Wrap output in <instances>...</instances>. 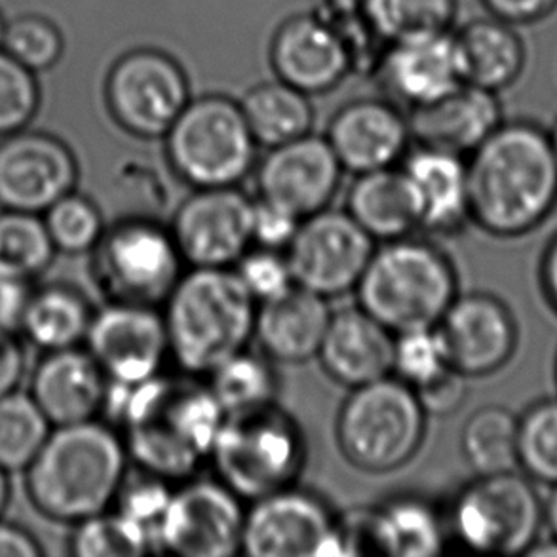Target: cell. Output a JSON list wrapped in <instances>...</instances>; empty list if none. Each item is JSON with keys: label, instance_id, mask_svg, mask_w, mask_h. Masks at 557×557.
Instances as JSON below:
<instances>
[{"label": "cell", "instance_id": "1", "mask_svg": "<svg viewBox=\"0 0 557 557\" xmlns=\"http://www.w3.org/2000/svg\"><path fill=\"white\" fill-rule=\"evenodd\" d=\"M101 414L124 430L129 460L166 482H187L210 460L223 407L193 379L159 375L141 383L107 381Z\"/></svg>", "mask_w": 557, "mask_h": 557}, {"label": "cell", "instance_id": "2", "mask_svg": "<svg viewBox=\"0 0 557 557\" xmlns=\"http://www.w3.org/2000/svg\"><path fill=\"white\" fill-rule=\"evenodd\" d=\"M470 221L497 238H520L557 208V157L550 132L505 121L467 160Z\"/></svg>", "mask_w": 557, "mask_h": 557}, {"label": "cell", "instance_id": "3", "mask_svg": "<svg viewBox=\"0 0 557 557\" xmlns=\"http://www.w3.org/2000/svg\"><path fill=\"white\" fill-rule=\"evenodd\" d=\"M128 462L124 440L107 422L55 426L25 468L30 503L53 521L88 520L116 500Z\"/></svg>", "mask_w": 557, "mask_h": 557}, {"label": "cell", "instance_id": "4", "mask_svg": "<svg viewBox=\"0 0 557 557\" xmlns=\"http://www.w3.org/2000/svg\"><path fill=\"white\" fill-rule=\"evenodd\" d=\"M256 314L257 301L234 269H190L166 299L170 356L187 375H210L248 348Z\"/></svg>", "mask_w": 557, "mask_h": 557}, {"label": "cell", "instance_id": "5", "mask_svg": "<svg viewBox=\"0 0 557 557\" xmlns=\"http://www.w3.org/2000/svg\"><path fill=\"white\" fill-rule=\"evenodd\" d=\"M355 292L358 305L396 335L436 327L459 295V276L444 249L406 236L373 251Z\"/></svg>", "mask_w": 557, "mask_h": 557}, {"label": "cell", "instance_id": "6", "mask_svg": "<svg viewBox=\"0 0 557 557\" xmlns=\"http://www.w3.org/2000/svg\"><path fill=\"white\" fill-rule=\"evenodd\" d=\"M210 460L219 482L253 503L294 487L307 465V440L299 422L272 401L226 413Z\"/></svg>", "mask_w": 557, "mask_h": 557}, {"label": "cell", "instance_id": "7", "mask_svg": "<svg viewBox=\"0 0 557 557\" xmlns=\"http://www.w3.org/2000/svg\"><path fill=\"white\" fill-rule=\"evenodd\" d=\"M426 419L414 388L388 375L350 388L335 421V440L350 467L391 474L421 451Z\"/></svg>", "mask_w": 557, "mask_h": 557}, {"label": "cell", "instance_id": "8", "mask_svg": "<svg viewBox=\"0 0 557 557\" xmlns=\"http://www.w3.org/2000/svg\"><path fill=\"white\" fill-rule=\"evenodd\" d=\"M162 139L175 175L195 188L236 187L253 168L259 147L240 101L223 94L190 98Z\"/></svg>", "mask_w": 557, "mask_h": 557}, {"label": "cell", "instance_id": "9", "mask_svg": "<svg viewBox=\"0 0 557 557\" xmlns=\"http://www.w3.org/2000/svg\"><path fill=\"white\" fill-rule=\"evenodd\" d=\"M449 520L470 550L528 556L544 529V498L520 468L475 475L455 498Z\"/></svg>", "mask_w": 557, "mask_h": 557}, {"label": "cell", "instance_id": "10", "mask_svg": "<svg viewBox=\"0 0 557 557\" xmlns=\"http://www.w3.org/2000/svg\"><path fill=\"white\" fill-rule=\"evenodd\" d=\"M193 98L187 71L172 53L137 46L122 53L106 78L111 119L129 136L162 139Z\"/></svg>", "mask_w": 557, "mask_h": 557}, {"label": "cell", "instance_id": "11", "mask_svg": "<svg viewBox=\"0 0 557 557\" xmlns=\"http://www.w3.org/2000/svg\"><path fill=\"white\" fill-rule=\"evenodd\" d=\"M96 253L101 286L111 301L157 307L182 278L183 261L170 228L149 219H126L106 231Z\"/></svg>", "mask_w": 557, "mask_h": 557}, {"label": "cell", "instance_id": "12", "mask_svg": "<svg viewBox=\"0 0 557 557\" xmlns=\"http://www.w3.org/2000/svg\"><path fill=\"white\" fill-rule=\"evenodd\" d=\"M375 251V240L348 211L325 210L302 219L286 248L297 286L332 299L352 292Z\"/></svg>", "mask_w": 557, "mask_h": 557}, {"label": "cell", "instance_id": "13", "mask_svg": "<svg viewBox=\"0 0 557 557\" xmlns=\"http://www.w3.org/2000/svg\"><path fill=\"white\" fill-rule=\"evenodd\" d=\"M337 518L310 491L287 487L253 500L246 512L242 554L251 557L339 556Z\"/></svg>", "mask_w": 557, "mask_h": 557}, {"label": "cell", "instance_id": "14", "mask_svg": "<svg viewBox=\"0 0 557 557\" xmlns=\"http://www.w3.org/2000/svg\"><path fill=\"white\" fill-rule=\"evenodd\" d=\"M246 512L223 482L190 480L172 493L159 528V550L182 557L242 554Z\"/></svg>", "mask_w": 557, "mask_h": 557}, {"label": "cell", "instance_id": "15", "mask_svg": "<svg viewBox=\"0 0 557 557\" xmlns=\"http://www.w3.org/2000/svg\"><path fill=\"white\" fill-rule=\"evenodd\" d=\"M251 221L253 200L238 188H196L170 231L190 269H233L253 244Z\"/></svg>", "mask_w": 557, "mask_h": 557}, {"label": "cell", "instance_id": "16", "mask_svg": "<svg viewBox=\"0 0 557 557\" xmlns=\"http://www.w3.org/2000/svg\"><path fill=\"white\" fill-rule=\"evenodd\" d=\"M447 363L467 379L495 375L512 362L520 345V325L497 295H457L436 325Z\"/></svg>", "mask_w": 557, "mask_h": 557}, {"label": "cell", "instance_id": "17", "mask_svg": "<svg viewBox=\"0 0 557 557\" xmlns=\"http://www.w3.org/2000/svg\"><path fill=\"white\" fill-rule=\"evenodd\" d=\"M78 162L60 137L22 129L0 141V206L4 210L45 213L73 193Z\"/></svg>", "mask_w": 557, "mask_h": 557}, {"label": "cell", "instance_id": "18", "mask_svg": "<svg viewBox=\"0 0 557 557\" xmlns=\"http://www.w3.org/2000/svg\"><path fill=\"white\" fill-rule=\"evenodd\" d=\"M86 348L107 379L136 384L159 375L170 355L166 324L157 307L111 301L91 318Z\"/></svg>", "mask_w": 557, "mask_h": 557}, {"label": "cell", "instance_id": "19", "mask_svg": "<svg viewBox=\"0 0 557 557\" xmlns=\"http://www.w3.org/2000/svg\"><path fill=\"white\" fill-rule=\"evenodd\" d=\"M343 166L325 136L299 137L272 147L257 170L259 198L305 219L330 208Z\"/></svg>", "mask_w": 557, "mask_h": 557}, {"label": "cell", "instance_id": "20", "mask_svg": "<svg viewBox=\"0 0 557 557\" xmlns=\"http://www.w3.org/2000/svg\"><path fill=\"white\" fill-rule=\"evenodd\" d=\"M269 61L276 78L310 98L330 94L352 75L347 46L314 10L280 23L271 38Z\"/></svg>", "mask_w": 557, "mask_h": 557}, {"label": "cell", "instance_id": "21", "mask_svg": "<svg viewBox=\"0 0 557 557\" xmlns=\"http://www.w3.org/2000/svg\"><path fill=\"white\" fill-rule=\"evenodd\" d=\"M376 81L394 103L429 106L465 84L453 30L399 38L384 46Z\"/></svg>", "mask_w": 557, "mask_h": 557}, {"label": "cell", "instance_id": "22", "mask_svg": "<svg viewBox=\"0 0 557 557\" xmlns=\"http://www.w3.org/2000/svg\"><path fill=\"white\" fill-rule=\"evenodd\" d=\"M345 172L360 175L398 164L411 144L406 114L388 98H358L339 107L325 132Z\"/></svg>", "mask_w": 557, "mask_h": 557}, {"label": "cell", "instance_id": "23", "mask_svg": "<svg viewBox=\"0 0 557 557\" xmlns=\"http://www.w3.org/2000/svg\"><path fill=\"white\" fill-rule=\"evenodd\" d=\"M411 141L470 157L505 122L497 91L460 84L429 106L409 109Z\"/></svg>", "mask_w": 557, "mask_h": 557}, {"label": "cell", "instance_id": "24", "mask_svg": "<svg viewBox=\"0 0 557 557\" xmlns=\"http://www.w3.org/2000/svg\"><path fill=\"white\" fill-rule=\"evenodd\" d=\"M107 375L88 348L50 350L37 363L30 398L52 426L98 419L106 398Z\"/></svg>", "mask_w": 557, "mask_h": 557}, {"label": "cell", "instance_id": "25", "mask_svg": "<svg viewBox=\"0 0 557 557\" xmlns=\"http://www.w3.org/2000/svg\"><path fill=\"white\" fill-rule=\"evenodd\" d=\"M396 335L362 307L332 314L318 360L335 383L356 388L392 375Z\"/></svg>", "mask_w": 557, "mask_h": 557}, {"label": "cell", "instance_id": "26", "mask_svg": "<svg viewBox=\"0 0 557 557\" xmlns=\"http://www.w3.org/2000/svg\"><path fill=\"white\" fill-rule=\"evenodd\" d=\"M332 314L325 297L294 284L257 305L253 337L272 362H309L318 356Z\"/></svg>", "mask_w": 557, "mask_h": 557}, {"label": "cell", "instance_id": "27", "mask_svg": "<svg viewBox=\"0 0 557 557\" xmlns=\"http://www.w3.org/2000/svg\"><path fill=\"white\" fill-rule=\"evenodd\" d=\"M347 211L373 240H399L422 228L421 193L404 168L356 175Z\"/></svg>", "mask_w": 557, "mask_h": 557}, {"label": "cell", "instance_id": "28", "mask_svg": "<svg viewBox=\"0 0 557 557\" xmlns=\"http://www.w3.org/2000/svg\"><path fill=\"white\" fill-rule=\"evenodd\" d=\"M401 168L421 193L422 228L436 234L459 233L470 221L465 157L417 145L404 157Z\"/></svg>", "mask_w": 557, "mask_h": 557}, {"label": "cell", "instance_id": "29", "mask_svg": "<svg viewBox=\"0 0 557 557\" xmlns=\"http://www.w3.org/2000/svg\"><path fill=\"white\" fill-rule=\"evenodd\" d=\"M465 83L503 91L520 81L528 48L512 23L495 15L475 17L455 33Z\"/></svg>", "mask_w": 557, "mask_h": 557}, {"label": "cell", "instance_id": "30", "mask_svg": "<svg viewBox=\"0 0 557 557\" xmlns=\"http://www.w3.org/2000/svg\"><path fill=\"white\" fill-rule=\"evenodd\" d=\"M240 107L256 144L267 149L309 136L314 128L312 98L276 76L251 86Z\"/></svg>", "mask_w": 557, "mask_h": 557}, {"label": "cell", "instance_id": "31", "mask_svg": "<svg viewBox=\"0 0 557 557\" xmlns=\"http://www.w3.org/2000/svg\"><path fill=\"white\" fill-rule=\"evenodd\" d=\"M90 305L69 286H48L30 294L20 332L45 352L78 347L90 330Z\"/></svg>", "mask_w": 557, "mask_h": 557}, {"label": "cell", "instance_id": "32", "mask_svg": "<svg viewBox=\"0 0 557 557\" xmlns=\"http://www.w3.org/2000/svg\"><path fill=\"white\" fill-rule=\"evenodd\" d=\"M375 521L383 556L432 557L444 552L442 520L422 498H392L375 508Z\"/></svg>", "mask_w": 557, "mask_h": 557}, {"label": "cell", "instance_id": "33", "mask_svg": "<svg viewBox=\"0 0 557 557\" xmlns=\"http://www.w3.org/2000/svg\"><path fill=\"white\" fill-rule=\"evenodd\" d=\"M518 414L498 404L475 409L460 432V449L475 475L518 470Z\"/></svg>", "mask_w": 557, "mask_h": 557}, {"label": "cell", "instance_id": "34", "mask_svg": "<svg viewBox=\"0 0 557 557\" xmlns=\"http://www.w3.org/2000/svg\"><path fill=\"white\" fill-rule=\"evenodd\" d=\"M271 358L242 350L210 373V391L226 413L267 406L278 396Z\"/></svg>", "mask_w": 557, "mask_h": 557}, {"label": "cell", "instance_id": "35", "mask_svg": "<svg viewBox=\"0 0 557 557\" xmlns=\"http://www.w3.org/2000/svg\"><path fill=\"white\" fill-rule=\"evenodd\" d=\"M55 256L45 219L29 211H0V274L30 280L45 272Z\"/></svg>", "mask_w": 557, "mask_h": 557}, {"label": "cell", "instance_id": "36", "mask_svg": "<svg viewBox=\"0 0 557 557\" xmlns=\"http://www.w3.org/2000/svg\"><path fill=\"white\" fill-rule=\"evenodd\" d=\"M52 432V424L30 394L0 396V468L17 472L29 467Z\"/></svg>", "mask_w": 557, "mask_h": 557}, {"label": "cell", "instance_id": "37", "mask_svg": "<svg viewBox=\"0 0 557 557\" xmlns=\"http://www.w3.org/2000/svg\"><path fill=\"white\" fill-rule=\"evenodd\" d=\"M376 37L384 45L399 38L451 30L457 0H362Z\"/></svg>", "mask_w": 557, "mask_h": 557}, {"label": "cell", "instance_id": "38", "mask_svg": "<svg viewBox=\"0 0 557 557\" xmlns=\"http://www.w3.org/2000/svg\"><path fill=\"white\" fill-rule=\"evenodd\" d=\"M75 525L71 552L76 557H141L159 552L154 539L119 510L96 513Z\"/></svg>", "mask_w": 557, "mask_h": 557}, {"label": "cell", "instance_id": "39", "mask_svg": "<svg viewBox=\"0 0 557 557\" xmlns=\"http://www.w3.org/2000/svg\"><path fill=\"white\" fill-rule=\"evenodd\" d=\"M518 468L535 483L557 485V398H543L518 417Z\"/></svg>", "mask_w": 557, "mask_h": 557}, {"label": "cell", "instance_id": "40", "mask_svg": "<svg viewBox=\"0 0 557 557\" xmlns=\"http://www.w3.org/2000/svg\"><path fill=\"white\" fill-rule=\"evenodd\" d=\"M42 219L55 251L69 256L94 251L106 233L98 206L76 190L52 203Z\"/></svg>", "mask_w": 557, "mask_h": 557}, {"label": "cell", "instance_id": "41", "mask_svg": "<svg viewBox=\"0 0 557 557\" xmlns=\"http://www.w3.org/2000/svg\"><path fill=\"white\" fill-rule=\"evenodd\" d=\"M2 48L40 75L60 63L65 53V37L53 20L29 12L8 20Z\"/></svg>", "mask_w": 557, "mask_h": 557}, {"label": "cell", "instance_id": "42", "mask_svg": "<svg viewBox=\"0 0 557 557\" xmlns=\"http://www.w3.org/2000/svg\"><path fill=\"white\" fill-rule=\"evenodd\" d=\"M314 12L322 15L347 46L352 73H375L384 42L376 37L362 0H320Z\"/></svg>", "mask_w": 557, "mask_h": 557}, {"label": "cell", "instance_id": "43", "mask_svg": "<svg viewBox=\"0 0 557 557\" xmlns=\"http://www.w3.org/2000/svg\"><path fill=\"white\" fill-rule=\"evenodd\" d=\"M42 103L37 73L0 48V137L29 128Z\"/></svg>", "mask_w": 557, "mask_h": 557}, {"label": "cell", "instance_id": "44", "mask_svg": "<svg viewBox=\"0 0 557 557\" xmlns=\"http://www.w3.org/2000/svg\"><path fill=\"white\" fill-rule=\"evenodd\" d=\"M447 368L451 366L447 363L444 343L436 327L396 333L392 375L398 376L411 388H421L442 375Z\"/></svg>", "mask_w": 557, "mask_h": 557}, {"label": "cell", "instance_id": "45", "mask_svg": "<svg viewBox=\"0 0 557 557\" xmlns=\"http://www.w3.org/2000/svg\"><path fill=\"white\" fill-rule=\"evenodd\" d=\"M172 493L174 491L170 487V482L162 480L159 475L149 474L145 470L144 475L139 478L128 480L126 475L116 497L119 500L116 510L139 523L154 539V544L159 548V528L166 513Z\"/></svg>", "mask_w": 557, "mask_h": 557}, {"label": "cell", "instance_id": "46", "mask_svg": "<svg viewBox=\"0 0 557 557\" xmlns=\"http://www.w3.org/2000/svg\"><path fill=\"white\" fill-rule=\"evenodd\" d=\"M233 269L257 305L278 297L295 284L286 256L278 249L249 248Z\"/></svg>", "mask_w": 557, "mask_h": 557}, {"label": "cell", "instance_id": "47", "mask_svg": "<svg viewBox=\"0 0 557 557\" xmlns=\"http://www.w3.org/2000/svg\"><path fill=\"white\" fill-rule=\"evenodd\" d=\"M302 219L295 218L289 211L276 208L264 200L253 202V221H251V236L253 244L259 248L282 249L294 240Z\"/></svg>", "mask_w": 557, "mask_h": 557}, {"label": "cell", "instance_id": "48", "mask_svg": "<svg viewBox=\"0 0 557 557\" xmlns=\"http://www.w3.org/2000/svg\"><path fill=\"white\" fill-rule=\"evenodd\" d=\"M467 376L453 368L436 376L434 381L424 384L421 388H414L424 413L432 417H445L459 409L467 399Z\"/></svg>", "mask_w": 557, "mask_h": 557}, {"label": "cell", "instance_id": "49", "mask_svg": "<svg viewBox=\"0 0 557 557\" xmlns=\"http://www.w3.org/2000/svg\"><path fill=\"white\" fill-rule=\"evenodd\" d=\"M487 14L503 22L520 25H533L543 22L557 10V0H482Z\"/></svg>", "mask_w": 557, "mask_h": 557}, {"label": "cell", "instance_id": "50", "mask_svg": "<svg viewBox=\"0 0 557 557\" xmlns=\"http://www.w3.org/2000/svg\"><path fill=\"white\" fill-rule=\"evenodd\" d=\"M30 294L29 280L0 274V330L20 332Z\"/></svg>", "mask_w": 557, "mask_h": 557}, {"label": "cell", "instance_id": "51", "mask_svg": "<svg viewBox=\"0 0 557 557\" xmlns=\"http://www.w3.org/2000/svg\"><path fill=\"white\" fill-rule=\"evenodd\" d=\"M25 373V352L15 333L0 330V396L17 391Z\"/></svg>", "mask_w": 557, "mask_h": 557}, {"label": "cell", "instance_id": "52", "mask_svg": "<svg viewBox=\"0 0 557 557\" xmlns=\"http://www.w3.org/2000/svg\"><path fill=\"white\" fill-rule=\"evenodd\" d=\"M42 550L37 539L14 523L0 520V557H38Z\"/></svg>", "mask_w": 557, "mask_h": 557}, {"label": "cell", "instance_id": "53", "mask_svg": "<svg viewBox=\"0 0 557 557\" xmlns=\"http://www.w3.org/2000/svg\"><path fill=\"white\" fill-rule=\"evenodd\" d=\"M539 284L544 301L548 302V307L557 314V233L544 246L539 263Z\"/></svg>", "mask_w": 557, "mask_h": 557}, {"label": "cell", "instance_id": "54", "mask_svg": "<svg viewBox=\"0 0 557 557\" xmlns=\"http://www.w3.org/2000/svg\"><path fill=\"white\" fill-rule=\"evenodd\" d=\"M544 528L550 531L552 539L557 541V485H554L548 498H544Z\"/></svg>", "mask_w": 557, "mask_h": 557}, {"label": "cell", "instance_id": "55", "mask_svg": "<svg viewBox=\"0 0 557 557\" xmlns=\"http://www.w3.org/2000/svg\"><path fill=\"white\" fill-rule=\"evenodd\" d=\"M8 500H10V480L4 468H0V516L7 510Z\"/></svg>", "mask_w": 557, "mask_h": 557}, {"label": "cell", "instance_id": "56", "mask_svg": "<svg viewBox=\"0 0 557 557\" xmlns=\"http://www.w3.org/2000/svg\"><path fill=\"white\" fill-rule=\"evenodd\" d=\"M7 25L8 20L4 17V14H2V10H0V48H2V45H4V35H7Z\"/></svg>", "mask_w": 557, "mask_h": 557}, {"label": "cell", "instance_id": "57", "mask_svg": "<svg viewBox=\"0 0 557 557\" xmlns=\"http://www.w3.org/2000/svg\"><path fill=\"white\" fill-rule=\"evenodd\" d=\"M550 139L552 145H554V151H556L557 157V121L554 122V128L550 129Z\"/></svg>", "mask_w": 557, "mask_h": 557}, {"label": "cell", "instance_id": "58", "mask_svg": "<svg viewBox=\"0 0 557 557\" xmlns=\"http://www.w3.org/2000/svg\"><path fill=\"white\" fill-rule=\"evenodd\" d=\"M556 383H557V352H556Z\"/></svg>", "mask_w": 557, "mask_h": 557}]
</instances>
